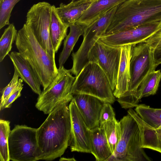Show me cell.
<instances>
[{"instance_id": "cell-1", "label": "cell", "mask_w": 161, "mask_h": 161, "mask_svg": "<svg viewBox=\"0 0 161 161\" xmlns=\"http://www.w3.org/2000/svg\"><path fill=\"white\" fill-rule=\"evenodd\" d=\"M64 99L55 107L37 128V160L51 161L60 157L69 146L71 122L69 103Z\"/></svg>"}, {"instance_id": "cell-2", "label": "cell", "mask_w": 161, "mask_h": 161, "mask_svg": "<svg viewBox=\"0 0 161 161\" xmlns=\"http://www.w3.org/2000/svg\"><path fill=\"white\" fill-rule=\"evenodd\" d=\"M15 42L19 52L31 65L45 89L58 74L55 59L42 47L25 24L18 31Z\"/></svg>"}, {"instance_id": "cell-3", "label": "cell", "mask_w": 161, "mask_h": 161, "mask_svg": "<svg viewBox=\"0 0 161 161\" xmlns=\"http://www.w3.org/2000/svg\"><path fill=\"white\" fill-rule=\"evenodd\" d=\"M161 21V1L126 0L119 5L107 35Z\"/></svg>"}, {"instance_id": "cell-4", "label": "cell", "mask_w": 161, "mask_h": 161, "mask_svg": "<svg viewBox=\"0 0 161 161\" xmlns=\"http://www.w3.org/2000/svg\"><path fill=\"white\" fill-rule=\"evenodd\" d=\"M156 67L152 50L148 45L142 42L135 45L130 63V80L129 90L126 94L117 99L122 108H133L138 104V88L147 75Z\"/></svg>"}, {"instance_id": "cell-5", "label": "cell", "mask_w": 161, "mask_h": 161, "mask_svg": "<svg viewBox=\"0 0 161 161\" xmlns=\"http://www.w3.org/2000/svg\"><path fill=\"white\" fill-rule=\"evenodd\" d=\"M71 93L73 96L80 94L89 95L110 104L115 100L106 75L97 64L91 61L75 76Z\"/></svg>"}, {"instance_id": "cell-6", "label": "cell", "mask_w": 161, "mask_h": 161, "mask_svg": "<svg viewBox=\"0 0 161 161\" xmlns=\"http://www.w3.org/2000/svg\"><path fill=\"white\" fill-rule=\"evenodd\" d=\"M121 133L114 153L107 161H152L141 147L139 126L129 114L119 121Z\"/></svg>"}, {"instance_id": "cell-7", "label": "cell", "mask_w": 161, "mask_h": 161, "mask_svg": "<svg viewBox=\"0 0 161 161\" xmlns=\"http://www.w3.org/2000/svg\"><path fill=\"white\" fill-rule=\"evenodd\" d=\"M58 74L53 81L39 95L35 106L46 114H49L61 101L71 100V90L75 76L64 66L58 68Z\"/></svg>"}, {"instance_id": "cell-8", "label": "cell", "mask_w": 161, "mask_h": 161, "mask_svg": "<svg viewBox=\"0 0 161 161\" xmlns=\"http://www.w3.org/2000/svg\"><path fill=\"white\" fill-rule=\"evenodd\" d=\"M37 128L25 125H16L8 137L10 160L37 161Z\"/></svg>"}, {"instance_id": "cell-9", "label": "cell", "mask_w": 161, "mask_h": 161, "mask_svg": "<svg viewBox=\"0 0 161 161\" xmlns=\"http://www.w3.org/2000/svg\"><path fill=\"white\" fill-rule=\"evenodd\" d=\"M52 5L45 2L35 4L28 10L25 24L31 28L39 43L55 59V53L50 35Z\"/></svg>"}, {"instance_id": "cell-10", "label": "cell", "mask_w": 161, "mask_h": 161, "mask_svg": "<svg viewBox=\"0 0 161 161\" xmlns=\"http://www.w3.org/2000/svg\"><path fill=\"white\" fill-rule=\"evenodd\" d=\"M121 47H114L98 39L90 51L89 61L97 64L106 75L113 91L116 86Z\"/></svg>"}, {"instance_id": "cell-11", "label": "cell", "mask_w": 161, "mask_h": 161, "mask_svg": "<svg viewBox=\"0 0 161 161\" xmlns=\"http://www.w3.org/2000/svg\"><path fill=\"white\" fill-rule=\"evenodd\" d=\"M161 29V21L142 25L124 31L102 36L99 39L114 47L136 45L144 42Z\"/></svg>"}, {"instance_id": "cell-12", "label": "cell", "mask_w": 161, "mask_h": 161, "mask_svg": "<svg viewBox=\"0 0 161 161\" xmlns=\"http://www.w3.org/2000/svg\"><path fill=\"white\" fill-rule=\"evenodd\" d=\"M69 107L71 122V151L91 153V130L86 123L73 98Z\"/></svg>"}, {"instance_id": "cell-13", "label": "cell", "mask_w": 161, "mask_h": 161, "mask_svg": "<svg viewBox=\"0 0 161 161\" xmlns=\"http://www.w3.org/2000/svg\"><path fill=\"white\" fill-rule=\"evenodd\" d=\"M73 98L88 127L91 130L99 127L100 114L104 103L85 94L74 95Z\"/></svg>"}, {"instance_id": "cell-14", "label": "cell", "mask_w": 161, "mask_h": 161, "mask_svg": "<svg viewBox=\"0 0 161 161\" xmlns=\"http://www.w3.org/2000/svg\"><path fill=\"white\" fill-rule=\"evenodd\" d=\"M135 45H126L121 47L117 83L113 91L114 96L117 98L126 94L129 90L130 80V63Z\"/></svg>"}, {"instance_id": "cell-15", "label": "cell", "mask_w": 161, "mask_h": 161, "mask_svg": "<svg viewBox=\"0 0 161 161\" xmlns=\"http://www.w3.org/2000/svg\"><path fill=\"white\" fill-rule=\"evenodd\" d=\"M8 56L19 77L29 86L34 92L40 95L42 92L41 84L30 64L19 52H12Z\"/></svg>"}, {"instance_id": "cell-16", "label": "cell", "mask_w": 161, "mask_h": 161, "mask_svg": "<svg viewBox=\"0 0 161 161\" xmlns=\"http://www.w3.org/2000/svg\"><path fill=\"white\" fill-rule=\"evenodd\" d=\"M127 113L135 120L139 126L141 147L161 153V128L156 129L147 124L132 108L129 109Z\"/></svg>"}, {"instance_id": "cell-17", "label": "cell", "mask_w": 161, "mask_h": 161, "mask_svg": "<svg viewBox=\"0 0 161 161\" xmlns=\"http://www.w3.org/2000/svg\"><path fill=\"white\" fill-rule=\"evenodd\" d=\"M93 1L72 0L67 4L61 3L56 11L62 21L69 26L77 22Z\"/></svg>"}, {"instance_id": "cell-18", "label": "cell", "mask_w": 161, "mask_h": 161, "mask_svg": "<svg viewBox=\"0 0 161 161\" xmlns=\"http://www.w3.org/2000/svg\"><path fill=\"white\" fill-rule=\"evenodd\" d=\"M126 0H94L90 7L76 23L86 27L102 14Z\"/></svg>"}, {"instance_id": "cell-19", "label": "cell", "mask_w": 161, "mask_h": 161, "mask_svg": "<svg viewBox=\"0 0 161 161\" xmlns=\"http://www.w3.org/2000/svg\"><path fill=\"white\" fill-rule=\"evenodd\" d=\"M91 153L97 161H107L112 154L106 137L98 127L91 130Z\"/></svg>"}, {"instance_id": "cell-20", "label": "cell", "mask_w": 161, "mask_h": 161, "mask_svg": "<svg viewBox=\"0 0 161 161\" xmlns=\"http://www.w3.org/2000/svg\"><path fill=\"white\" fill-rule=\"evenodd\" d=\"M56 8L54 5H52L49 28L51 40L55 53L60 48L63 41L67 36V30L69 27L60 19Z\"/></svg>"}, {"instance_id": "cell-21", "label": "cell", "mask_w": 161, "mask_h": 161, "mask_svg": "<svg viewBox=\"0 0 161 161\" xmlns=\"http://www.w3.org/2000/svg\"><path fill=\"white\" fill-rule=\"evenodd\" d=\"M69 27V32L64 40L63 47L59 56V67L64 66L79 38L83 35L86 27L75 23L70 25Z\"/></svg>"}, {"instance_id": "cell-22", "label": "cell", "mask_w": 161, "mask_h": 161, "mask_svg": "<svg viewBox=\"0 0 161 161\" xmlns=\"http://www.w3.org/2000/svg\"><path fill=\"white\" fill-rule=\"evenodd\" d=\"M161 79L160 70L150 72L140 85L137 91L139 100L142 98L154 95L156 93Z\"/></svg>"}, {"instance_id": "cell-23", "label": "cell", "mask_w": 161, "mask_h": 161, "mask_svg": "<svg viewBox=\"0 0 161 161\" xmlns=\"http://www.w3.org/2000/svg\"><path fill=\"white\" fill-rule=\"evenodd\" d=\"M135 111L149 125L156 129L161 128V108H153L142 104L136 107Z\"/></svg>"}, {"instance_id": "cell-24", "label": "cell", "mask_w": 161, "mask_h": 161, "mask_svg": "<svg viewBox=\"0 0 161 161\" xmlns=\"http://www.w3.org/2000/svg\"><path fill=\"white\" fill-rule=\"evenodd\" d=\"M99 127L103 130L106 137L113 154L121 137V130L120 123L115 118L100 124Z\"/></svg>"}, {"instance_id": "cell-25", "label": "cell", "mask_w": 161, "mask_h": 161, "mask_svg": "<svg viewBox=\"0 0 161 161\" xmlns=\"http://www.w3.org/2000/svg\"><path fill=\"white\" fill-rule=\"evenodd\" d=\"M17 32L14 25L10 24L6 28L0 39V62H2L11 51Z\"/></svg>"}, {"instance_id": "cell-26", "label": "cell", "mask_w": 161, "mask_h": 161, "mask_svg": "<svg viewBox=\"0 0 161 161\" xmlns=\"http://www.w3.org/2000/svg\"><path fill=\"white\" fill-rule=\"evenodd\" d=\"M9 121L0 120V160H10L8 149V137L11 131Z\"/></svg>"}, {"instance_id": "cell-27", "label": "cell", "mask_w": 161, "mask_h": 161, "mask_svg": "<svg viewBox=\"0 0 161 161\" xmlns=\"http://www.w3.org/2000/svg\"><path fill=\"white\" fill-rule=\"evenodd\" d=\"M19 77L17 71L14 69L13 78L8 84L1 91L2 96L0 99V109L2 108L8 98L19 88L23 87V80Z\"/></svg>"}, {"instance_id": "cell-28", "label": "cell", "mask_w": 161, "mask_h": 161, "mask_svg": "<svg viewBox=\"0 0 161 161\" xmlns=\"http://www.w3.org/2000/svg\"><path fill=\"white\" fill-rule=\"evenodd\" d=\"M21 0H0V29L9 25L12 10L15 5Z\"/></svg>"}, {"instance_id": "cell-29", "label": "cell", "mask_w": 161, "mask_h": 161, "mask_svg": "<svg viewBox=\"0 0 161 161\" xmlns=\"http://www.w3.org/2000/svg\"><path fill=\"white\" fill-rule=\"evenodd\" d=\"M115 118V114L110 103H104L100 112V124L113 120Z\"/></svg>"}, {"instance_id": "cell-30", "label": "cell", "mask_w": 161, "mask_h": 161, "mask_svg": "<svg viewBox=\"0 0 161 161\" xmlns=\"http://www.w3.org/2000/svg\"><path fill=\"white\" fill-rule=\"evenodd\" d=\"M144 42L147 43L152 50L161 47V29L154 33Z\"/></svg>"}, {"instance_id": "cell-31", "label": "cell", "mask_w": 161, "mask_h": 161, "mask_svg": "<svg viewBox=\"0 0 161 161\" xmlns=\"http://www.w3.org/2000/svg\"><path fill=\"white\" fill-rule=\"evenodd\" d=\"M23 88V87L19 88L12 94L5 101L0 110L1 111L5 108H10L12 103L21 96V92Z\"/></svg>"}, {"instance_id": "cell-32", "label": "cell", "mask_w": 161, "mask_h": 161, "mask_svg": "<svg viewBox=\"0 0 161 161\" xmlns=\"http://www.w3.org/2000/svg\"><path fill=\"white\" fill-rule=\"evenodd\" d=\"M152 50L154 64L157 67L161 64V47Z\"/></svg>"}, {"instance_id": "cell-33", "label": "cell", "mask_w": 161, "mask_h": 161, "mask_svg": "<svg viewBox=\"0 0 161 161\" xmlns=\"http://www.w3.org/2000/svg\"><path fill=\"white\" fill-rule=\"evenodd\" d=\"M60 161H75L76 160L74 158H66L64 157H61L60 159Z\"/></svg>"}, {"instance_id": "cell-34", "label": "cell", "mask_w": 161, "mask_h": 161, "mask_svg": "<svg viewBox=\"0 0 161 161\" xmlns=\"http://www.w3.org/2000/svg\"></svg>"}]
</instances>
